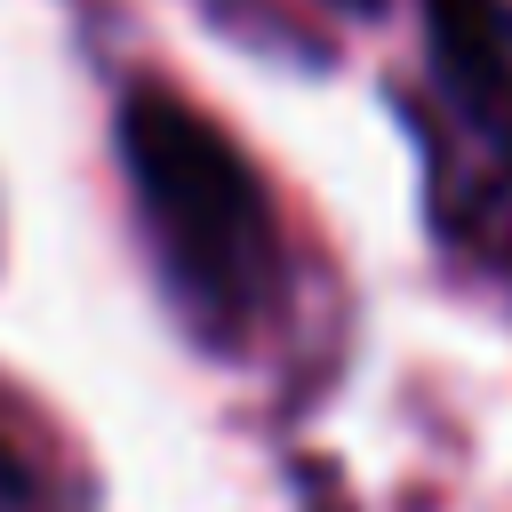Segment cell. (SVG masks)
Instances as JSON below:
<instances>
[{
    "mask_svg": "<svg viewBox=\"0 0 512 512\" xmlns=\"http://www.w3.org/2000/svg\"><path fill=\"white\" fill-rule=\"evenodd\" d=\"M120 160L176 304L208 336H240L280 280V232L256 168L184 96H160V88H136L120 104Z\"/></svg>",
    "mask_w": 512,
    "mask_h": 512,
    "instance_id": "1",
    "label": "cell"
},
{
    "mask_svg": "<svg viewBox=\"0 0 512 512\" xmlns=\"http://www.w3.org/2000/svg\"><path fill=\"white\" fill-rule=\"evenodd\" d=\"M432 40V208L440 232L488 264H512V8L424 0Z\"/></svg>",
    "mask_w": 512,
    "mask_h": 512,
    "instance_id": "2",
    "label": "cell"
},
{
    "mask_svg": "<svg viewBox=\"0 0 512 512\" xmlns=\"http://www.w3.org/2000/svg\"><path fill=\"white\" fill-rule=\"evenodd\" d=\"M0 512H32V480L16 472V456L0 448Z\"/></svg>",
    "mask_w": 512,
    "mask_h": 512,
    "instance_id": "3",
    "label": "cell"
}]
</instances>
